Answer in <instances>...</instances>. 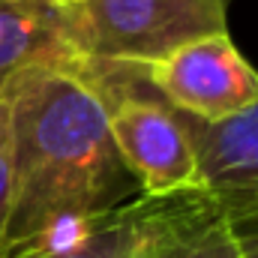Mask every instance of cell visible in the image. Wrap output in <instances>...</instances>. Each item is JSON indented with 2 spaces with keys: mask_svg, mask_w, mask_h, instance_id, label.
Wrapping results in <instances>:
<instances>
[{
  "mask_svg": "<svg viewBox=\"0 0 258 258\" xmlns=\"http://www.w3.org/2000/svg\"><path fill=\"white\" fill-rule=\"evenodd\" d=\"M84 72L105 102L114 147L138 195L159 198L204 189L180 111L156 96L129 66L84 60Z\"/></svg>",
  "mask_w": 258,
  "mask_h": 258,
  "instance_id": "obj_3",
  "label": "cell"
},
{
  "mask_svg": "<svg viewBox=\"0 0 258 258\" xmlns=\"http://www.w3.org/2000/svg\"><path fill=\"white\" fill-rule=\"evenodd\" d=\"M12 177H15V129H12V90L0 84V228L6 222L9 198H12Z\"/></svg>",
  "mask_w": 258,
  "mask_h": 258,
  "instance_id": "obj_9",
  "label": "cell"
},
{
  "mask_svg": "<svg viewBox=\"0 0 258 258\" xmlns=\"http://www.w3.org/2000/svg\"><path fill=\"white\" fill-rule=\"evenodd\" d=\"M228 228L237 237L240 258H258V204L249 207H234V210H222Z\"/></svg>",
  "mask_w": 258,
  "mask_h": 258,
  "instance_id": "obj_10",
  "label": "cell"
},
{
  "mask_svg": "<svg viewBox=\"0 0 258 258\" xmlns=\"http://www.w3.org/2000/svg\"><path fill=\"white\" fill-rule=\"evenodd\" d=\"M231 0H75L60 6L81 60L141 66L195 39L228 33Z\"/></svg>",
  "mask_w": 258,
  "mask_h": 258,
  "instance_id": "obj_2",
  "label": "cell"
},
{
  "mask_svg": "<svg viewBox=\"0 0 258 258\" xmlns=\"http://www.w3.org/2000/svg\"><path fill=\"white\" fill-rule=\"evenodd\" d=\"M15 177L0 255L24 246L57 222L87 219L135 198L108 111L78 66L24 69L12 75Z\"/></svg>",
  "mask_w": 258,
  "mask_h": 258,
  "instance_id": "obj_1",
  "label": "cell"
},
{
  "mask_svg": "<svg viewBox=\"0 0 258 258\" xmlns=\"http://www.w3.org/2000/svg\"><path fill=\"white\" fill-rule=\"evenodd\" d=\"M51 0H0V84L24 69L78 66Z\"/></svg>",
  "mask_w": 258,
  "mask_h": 258,
  "instance_id": "obj_7",
  "label": "cell"
},
{
  "mask_svg": "<svg viewBox=\"0 0 258 258\" xmlns=\"http://www.w3.org/2000/svg\"><path fill=\"white\" fill-rule=\"evenodd\" d=\"M162 258H240V246L225 216H219L207 228H201L195 237H189L186 243H180L177 249H171Z\"/></svg>",
  "mask_w": 258,
  "mask_h": 258,
  "instance_id": "obj_8",
  "label": "cell"
},
{
  "mask_svg": "<svg viewBox=\"0 0 258 258\" xmlns=\"http://www.w3.org/2000/svg\"><path fill=\"white\" fill-rule=\"evenodd\" d=\"M129 69L174 111L201 123H219L258 96V69L237 51L231 33L195 39Z\"/></svg>",
  "mask_w": 258,
  "mask_h": 258,
  "instance_id": "obj_5",
  "label": "cell"
},
{
  "mask_svg": "<svg viewBox=\"0 0 258 258\" xmlns=\"http://www.w3.org/2000/svg\"><path fill=\"white\" fill-rule=\"evenodd\" d=\"M51 3H57V6H66V3H75V0H51Z\"/></svg>",
  "mask_w": 258,
  "mask_h": 258,
  "instance_id": "obj_11",
  "label": "cell"
},
{
  "mask_svg": "<svg viewBox=\"0 0 258 258\" xmlns=\"http://www.w3.org/2000/svg\"><path fill=\"white\" fill-rule=\"evenodd\" d=\"M219 216V204L204 189L159 198L135 195L93 216L90 228L72 243H24L0 258H162Z\"/></svg>",
  "mask_w": 258,
  "mask_h": 258,
  "instance_id": "obj_4",
  "label": "cell"
},
{
  "mask_svg": "<svg viewBox=\"0 0 258 258\" xmlns=\"http://www.w3.org/2000/svg\"><path fill=\"white\" fill-rule=\"evenodd\" d=\"M180 117L198 159L201 186L219 210L258 204V96L219 123Z\"/></svg>",
  "mask_w": 258,
  "mask_h": 258,
  "instance_id": "obj_6",
  "label": "cell"
}]
</instances>
